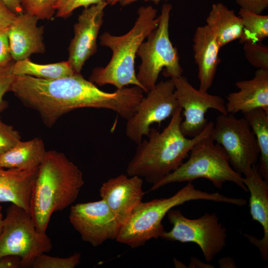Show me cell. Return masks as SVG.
<instances>
[{
    "instance_id": "8d00e7d4",
    "label": "cell",
    "mask_w": 268,
    "mask_h": 268,
    "mask_svg": "<svg viewBox=\"0 0 268 268\" xmlns=\"http://www.w3.org/2000/svg\"><path fill=\"white\" fill-rule=\"evenodd\" d=\"M138 0H121L120 1V3L121 5L126 6ZM144 0L145 1H151L155 3H158L161 0Z\"/></svg>"
},
{
    "instance_id": "44dd1931",
    "label": "cell",
    "mask_w": 268,
    "mask_h": 268,
    "mask_svg": "<svg viewBox=\"0 0 268 268\" xmlns=\"http://www.w3.org/2000/svg\"><path fill=\"white\" fill-rule=\"evenodd\" d=\"M43 140L35 137L19 141L0 156V167L23 170L38 169L46 155Z\"/></svg>"
},
{
    "instance_id": "2e32d148",
    "label": "cell",
    "mask_w": 268,
    "mask_h": 268,
    "mask_svg": "<svg viewBox=\"0 0 268 268\" xmlns=\"http://www.w3.org/2000/svg\"><path fill=\"white\" fill-rule=\"evenodd\" d=\"M39 19L35 16L23 12L16 18L7 29L13 60L29 58L34 54L46 51L43 41L44 27H38Z\"/></svg>"
},
{
    "instance_id": "74e56055",
    "label": "cell",
    "mask_w": 268,
    "mask_h": 268,
    "mask_svg": "<svg viewBox=\"0 0 268 268\" xmlns=\"http://www.w3.org/2000/svg\"><path fill=\"white\" fill-rule=\"evenodd\" d=\"M3 216L2 214V207L0 205V235L2 229Z\"/></svg>"
},
{
    "instance_id": "9a60e30c",
    "label": "cell",
    "mask_w": 268,
    "mask_h": 268,
    "mask_svg": "<svg viewBox=\"0 0 268 268\" xmlns=\"http://www.w3.org/2000/svg\"><path fill=\"white\" fill-rule=\"evenodd\" d=\"M142 186V178L123 174L109 179L101 186L100 196L114 214L121 228L142 201L144 195Z\"/></svg>"
},
{
    "instance_id": "d6a6232c",
    "label": "cell",
    "mask_w": 268,
    "mask_h": 268,
    "mask_svg": "<svg viewBox=\"0 0 268 268\" xmlns=\"http://www.w3.org/2000/svg\"><path fill=\"white\" fill-rule=\"evenodd\" d=\"M242 8L257 14L262 13L268 7V0H235Z\"/></svg>"
},
{
    "instance_id": "8fae6325",
    "label": "cell",
    "mask_w": 268,
    "mask_h": 268,
    "mask_svg": "<svg viewBox=\"0 0 268 268\" xmlns=\"http://www.w3.org/2000/svg\"><path fill=\"white\" fill-rule=\"evenodd\" d=\"M174 91L170 78L157 83L147 93L134 114L127 120L125 134L130 140L138 144L143 136L148 135L152 124H160L172 116L179 107Z\"/></svg>"
},
{
    "instance_id": "ffe728a7",
    "label": "cell",
    "mask_w": 268,
    "mask_h": 268,
    "mask_svg": "<svg viewBox=\"0 0 268 268\" xmlns=\"http://www.w3.org/2000/svg\"><path fill=\"white\" fill-rule=\"evenodd\" d=\"M38 169L0 167V202H10L29 212L31 192Z\"/></svg>"
},
{
    "instance_id": "4316f807",
    "label": "cell",
    "mask_w": 268,
    "mask_h": 268,
    "mask_svg": "<svg viewBox=\"0 0 268 268\" xmlns=\"http://www.w3.org/2000/svg\"><path fill=\"white\" fill-rule=\"evenodd\" d=\"M57 0H21L23 12L36 16L39 20H50L56 13Z\"/></svg>"
},
{
    "instance_id": "484cf974",
    "label": "cell",
    "mask_w": 268,
    "mask_h": 268,
    "mask_svg": "<svg viewBox=\"0 0 268 268\" xmlns=\"http://www.w3.org/2000/svg\"><path fill=\"white\" fill-rule=\"evenodd\" d=\"M81 255L76 253L66 257L49 256L45 253L39 255L33 261V268H74L80 263Z\"/></svg>"
},
{
    "instance_id": "1f68e13d",
    "label": "cell",
    "mask_w": 268,
    "mask_h": 268,
    "mask_svg": "<svg viewBox=\"0 0 268 268\" xmlns=\"http://www.w3.org/2000/svg\"><path fill=\"white\" fill-rule=\"evenodd\" d=\"M12 60L7 30H0V67L8 65Z\"/></svg>"
},
{
    "instance_id": "cb8c5ba5",
    "label": "cell",
    "mask_w": 268,
    "mask_h": 268,
    "mask_svg": "<svg viewBox=\"0 0 268 268\" xmlns=\"http://www.w3.org/2000/svg\"><path fill=\"white\" fill-rule=\"evenodd\" d=\"M254 132L260 150L258 170L263 178L268 182V112L256 109L243 113Z\"/></svg>"
},
{
    "instance_id": "7402d4cb",
    "label": "cell",
    "mask_w": 268,
    "mask_h": 268,
    "mask_svg": "<svg viewBox=\"0 0 268 268\" xmlns=\"http://www.w3.org/2000/svg\"><path fill=\"white\" fill-rule=\"evenodd\" d=\"M206 25L214 36L220 48L239 39L243 33L240 17L222 2L212 5L206 19Z\"/></svg>"
},
{
    "instance_id": "d4e9b609",
    "label": "cell",
    "mask_w": 268,
    "mask_h": 268,
    "mask_svg": "<svg viewBox=\"0 0 268 268\" xmlns=\"http://www.w3.org/2000/svg\"><path fill=\"white\" fill-rule=\"evenodd\" d=\"M243 25L241 43L261 42L268 37V15L257 14L240 8L239 12Z\"/></svg>"
},
{
    "instance_id": "83f0119b",
    "label": "cell",
    "mask_w": 268,
    "mask_h": 268,
    "mask_svg": "<svg viewBox=\"0 0 268 268\" xmlns=\"http://www.w3.org/2000/svg\"><path fill=\"white\" fill-rule=\"evenodd\" d=\"M244 44V54L248 62L258 69H268V47L261 42Z\"/></svg>"
},
{
    "instance_id": "f546056e",
    "label": "cell",
    "mask_w": 268,
    "mask_h": 268,
    "mask_svg": "<svg viewBox=\"0 0 268 268\" xmlns=\"http://www.w3.org/2000/svg\"><path fill=\"white\" fill-rule=\"evenodd\" d=\"M21 140L19 133L0 117V156Z\"/></svg>"
},
{
    "instance_id": "5b68a950",
    "label": "cell",
    "mask_w": 268,
    "mask_h": 268,
    "mask_svg": "<svg viewBox=\"0 0 268 268\" xmlns=\"http://www.w3.org/2000/svg\"><path fill=\"white\" fill-rule=\"evenodd\" d=\"M196 200L224 202L239 206L247 203L244 199L230 198L219 193H208L197 189L192 182H189L169 198L141 201L121 228L116 241L135 248L143 246L151 239L160 237L165 231L162 221L168 212L176 206Z\"/></svg>"
},
{
    "instance_id": "836d02e7",
    "label": "cell",
    "mask_w": 268,
    "mask_h": 268,
    "mask_svg": "<svg viewBox=\"0 0 268 268\" xmlns=\"http://www.w3.org/2000/svg\"><path fill=\"white\" fill-rule=\"evenodd\" d=\"M16 16L2 0H0V30H7Z\"/></svg>"
},
{
    "instance_id": "8992f818",
    "label": "cell",
    "mask_w": 268,
    "mask_h": 268,
    "mask_svg": "<svg viewBox=\"0 0 268 268\" xmlns=\"http://www.w3.org/2000/svg\"><path fill=\"white\" fill-rule=\"evenodd\" d=\"M209 136L197 142L190 150L188 159L153 184L149 191H155L171 183L204 178L218 189L221 188L225 182H231L248 192L243 177L231 166L225 151L219 144H214Z\"/></svg>"
},
{
    "instance_id": "603a6c76",
    "label": "cell",
    "mask_w": 268,
    "mask_h": 268,
    "mask_svg": "<svg viewBox=\"0 0 268 268\" xmlns=\"http://www.w3.org/2000/svg\"><path fill=\"white\" fill-rule=\"evenodd\" d=\"M12 72L15 76L29 75L45 79L59 78L76 73L67 61L39 64L33 62L29 58L14 62Z\"/></svg>"
},
{
    "instance_id": "f1b7e54d",
    "label": "cell",
    "mask_w": 268,
    "mask_h": 268,
    "mask_svg": "<svg viewBox=\"0 0 268 268\" xmlns=\"http://www.w3.org/2000/svg\"><path fill=\"white\" fill-rule=\"evenodd\" d=\"M103 0H57L55 9L56 17L67 18L70 16L73 11L80 7H87ZM121 0H106L108 4L113 5Z\"/></svg>"
},
{
    "instance_id": "7a4b0ae2",
    "label": "cell",
    "mask_w": 268,
    "mask_h": 268,
    "mask_svg": "<svg viewBox=\"0 0 268 268\" xmlns=\"http://www.w3.org/2000/svg\"><path fill=\"white\" fill-rule=\"evenodd\" d=\"M182 120V110L179 107L161 132L150 128L148 139L142 140L137 144L135 153L128 164V176H137L149 183L155 184L176 170L192 147L209 136L214 125L212 122H209L200 134L188 138L180 129Z\"/></svg>"
},
{
    "instance_id": "9c48e42d",
    "label": "cell",
    "mask_w": 268,
    "mask_h": 268,
    "mask_svg": "<svg viewBox=\"0 0 268 268\" xmlns=\"http://www.w3.org/2000/svg\"><path fill=\"white\" fill-rule=\"evenodd\" d=\"M167 218L173 225L160 238L181 243H194L201 248L205 260L211 261L226 245V229L217 214L205 213L197 219L185 217L178 209H170Z\"/></svg>"
},
{
    "instance_id": "5bb4252c",
    "label": "cell",
    "mask_w": 268,
    "mask_h": 268,
    "mask_svg": "<svg viewBox=\"0 0 268 268\" xmlns=\"http://www.w3.org/2000/svg\"><path fill=\"white\" fill-rule=\"evenodd\" d=\"M108 4L106 0H103L84 8L73 26L67 61L76 73H80L86 61L97 52V39Z\"/></svg>"
},
{
    "instance_id": "ac0fdd59",
    "label": "cell",
    "mask_w": 268,
    "mask_h": 268,
    "mask_svg": "<svg viewBox=\"0 0 268 268\" xmlns=\"http://www.w3.org/2000/svg\"><path fill=\"white\" fill-rule=\"evenodd\" d=\"M235 85L239 90L229 93L225 103L228 114L256 109L268 112V69H258L252 79L237 81Z\"/></svg>"
},
{
    "instance_id": "d590c367",
    "label": "cell",
    "mask_w": 268,
    "mask_h": 268,
    "mask_svg": "<svg viewBox=\"0 0 268 268\" xmlns=\"http://www.w3.org/2000/svg\"><path fill=\"white\" fill-rule=\"evenodd\" d=\"M9 9L18 15L23 13V9L21 5V0H2Z\"/></svg>"
},
{
    "instance_id": "3957f363",
    "label": "cell",
    "mask_w": 268,
    "mask_h": 268,
    "mask_svg": "<svg viewBox=\"0 0 268 268\" xmlns=\"http://www.w3.org/2000/svg\"><path fill=\"white\" fill-rule=\"evenodd\" d=\"M84 183L83 174L63 153L47 151L32 190L29 212L38 231L46 233L53 214L77 199Z\"/></svg>"
},
{
    "instance_id": "e0dca14e",
    "label": "cell",
    "mask_w": 268,
    "mask_h": 268,
    "mask_svg": "<svg viewBox=\"0 0 268 268\" xmlns=\"http://www.w3.org/2000/svg\"><path fill=\"white\" fill-rule=\"evenodd\" d=\"M243 182L250 192V210L254 220L262 226V239L244 234L250 242L258 247L263 259H268V182L261 175L257 164L244 175Z\"/></svg>"
},
{
    "instance_id": "52a82bcc",
    "label": "cell",
    "mask_w": 268,
    "mask_h": 268,
    "mask_svg": "<svg viewBox=\"0 0 268 268\" xmlns=\"http://www.w3.org/2000/svg\"><path fill=\"white\" fill-rule=\"evenodd\" d=\"M172 5H163L157 27L140 45L136 56L141 64L136 74L137 79L144 92L147 93L157 83L160 72L171 78L182 75L183 70L180 64L177 48L169 38V26Z\"/></svg>"
},
{
    "instance_id": "4fadbf2b",
    "label": "cell",
    "mask_w": 268,
    "mask_h": 268,
    "mask_svg": "<svg viewBox=\"0 0 268 268\" xmlns=\"http://www.w3.org/2000/svg\"><path fill=\"white\" fill-rule=\"evenodd\" d=\"M69 220L81 239L93 247L116 240L121 229L114 214L102 199L72 205Z\"/></svg>"
},
{
    "instance_id": "d6986e66",
    "label": "cell",
    "mask_w": 268,
    "mask_h": 268,
    "mask_svg": "<svg viewBox=\"0 0 268 268\" xmlns=\"http://www.w3.org/2000/svg\"><path fill=\"white\" fill-rule=\"evenodd\" d=\"M193 48L194 59L198 67L199 90L207 92L211 86L220 60V47L205 25L199 26L194 34Z\"/></svg>"
},
{
    "instance_id": "7c38bea8",
    "label": "cell",
    "mask_w": 268,
    "mask_h": 268,
    "mask_svg": "<svg viewBox=\"0 0 268 268\" xmlns=\"http://www.w3.org/2000/svg\"><path fill=\"white\" fill-rule=\"evenodd\" d=\"M171 79L178 105L184 117L180 129L185 136L194 137L204 130L208 123L205 115L209 109H214L221 114H228L221 97L196 89L182 75Z\"/></svg>"
},
{
    "instance_id": "ba28073f",
    "label": "cell",
    "mask_w": 268,
    "mask_h": 268,
    "mask_svg": "<svg viewBox=\"0 0 268 268\" xmlns=\"http://www.w3.org/2000/svg\"><path fill=\"white\" fill-rule=\"evenodd\" d=\"M52 241L38 231L30 212L11 203L3 219L0 235V261L9 257L20 259V266L31 267L40 255L49 252Z\"/></svg>"
},
{
    "instance_id": "4dcf8cb0",
    "label": "cell",
    "mask_w": 268,
    "mask_h": 268,
    "mask_svg": "<svg viewBox=\"0 0 268 268\" xmlns=\"http://www.w3.org/2000/svg\"><path fill=\"white\" fill-rule=\"evenodd\" d=\"M14 62L12 61L8 65L0 67V113L6 106L3 97L7 92L10 91L15 77L12 72Z\"/></svg>"
},
{
    "instance_id": "e575fe53",
    "label": "cell",
    "mask_w": 268,
    "mask_h": 268,
    "mask_svg": "<svg viewBox=\"0 0 268 268\" xmlns=\"http://www.w3.org/2000/svg\"><path fill=\"white\" fill-rule=\"evenodd\" d=\"M20 259L15 257H9L0 261V268H17L20 267Z\"/></svg>"
},
{
    "instance_id": "6da1fadb",
    "label": "cell",
    "mask_w": 268,
    "mask_h": 268,
    "mask_svg": "<svg viewBox=\"0 0 268 268\" xmlns=\"http://www.w3.org/2000/svg\"><path fill=\"white\" fill-rule=\"evenodd\" d=\"M10 91L25 106L37 111L48 127L64 114L83 108L108 109L126 118L131 113L134 102L130 88L105 92L85 79L81 73L54 79L15 76Z\"/></svg>"
},
{
    "instance_id": "30bf717a",
    "label": "cell",
    "mask_w": 268,
    "mask_h": 268,
    "mask_svg": "<svg viewBox=\"0 0 268 268\" xmlns=\"http://www.w3.org/2000/svg\"><path fill=\"white\" fill-rule=\"evenodd\" d=\"M209 137L222 147L231 166L239 174H245L257 164L260 157L259 146L244 118L221 114L217 117Z\"/></svg>"
},
{
    "instance_id": "277c9868",
    "label": "cell",
    "mask_w": 268,
    "mask_h": 268,
    "mask_svg": "<svg viewBox=\"0 0 268 268\" xmlns=\"http://www.w3.org/2000/svg\"><path fill=\"white\" fill-rule=\"evenodd\" d=\"M151 5L141 6L133 28L122 36H114L108 32L99 37L102 46L112 51V56L105 67L94 68L89 80L99 86L111 84L117 89L129 85L140 87L135 70V59L137 50L148 35L158 26L160 16ZM143 90V89H142Z\"/></svg>"
}]
</instances>
